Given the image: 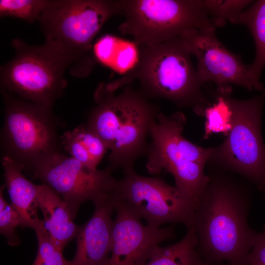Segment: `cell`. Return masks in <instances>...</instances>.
I'll return each instance as SVG.
<instances>
[{"label": "cell", "mask_w": 265, "mask_h": 265, "mask_svg": "<svg viewBox=\"0 0 265 265\" xmlns=\"http://www.w3.org/2000/svg\"><path fill=\"white\" fill-rule=\"evenodd\" d=\"M186 118L181 111L160 112L150 129L151 142L145 153L151 175L162 170L171 174L181 195L196 209L208 185L204 172L213 148H204L186 139L182 133Z\"/></svg>", "instance_id": "5b68a950"}, {"label": "cell", "mask_w": 265, "mask_h": 265, "mask_svg": "<svg viewBox=\"0 0 265 265\" xmlns=\"http://www.w3.org/2000/svg\"><path fill=\"white\" fill-rule=\"evenodd\" d=\"M135 66L120 78L107 83L113 91L136 80L149 98H162L180 108L191 107L198 115L210 101L191 61V53L180 37L150 46L139 47Z\"/></svg>", "instance_id": "3957f363"}, {"label": "cell", "mask_w": 265, "mask_h": 265, "mask_svg": "<svg viewBox=\"0 0 265 265\" xmlns=\"http://www.w3.org/2000/svg\"><path fill=\"white\" fill-rule=\"evenodd\" d=\"M4 185L0 187V232L9 245L16 246L21 242L16 229L18 226L22 227V219L18 211L4 199Z\"/></svg>", "instance_id": "cb8c5ba5"}, {"label": "cell", "mask_w": 265, "mask_h": 265, "mask_svg": "<svg viewBox=\"0 0 265 265\" xmlns=\"http://www.w3.org/2000/svg\"><path fill=\"white\" fill-rule=\"evenodd\" d=\"M209 176L192 226L198 250L210 265H246L257 234L248 223L251 188L223 171Z\"/></svg>", "instance_id": "6da1fadb"}, {"label": "cell", "mask_w": 265, "mask_h": 265, "mask_svg": "<svg viewBox=\"0 0 265 265\" xmlns=\"http://www.w3.org/2000/svg\"><path fill=\"white\" fill-rule=\"evenodd\" d=\"M178 242L153 250L145 265H210L204 261L197 249V238L193 227L186 229Z\"/></svg>", "instance_id": "d6986e66"}, {"label": "cell", "mask_w": 265, "mask_h": 265, "mask_svg": "<svg viewBox=\"0 0 265 265\" xmlns=\"http://www.w3.org/2000/svg\"><path fill=\"white\" fill-rule=\"evenodd\" d=\"M113 207L116 217L106 265H145L156 246L176 238L174 224L164 228L144 225L126 202L113 200Z\"/></svg>", "instance_id": "4fadbf2b"}, {"label": "cell", "mask_w": 265, "mask_h": 265, "mask_svg": "<svg viewBox=\"0 0 265 265\" xmlns=\"http://www.w3.org/2000/svg\"><path fill=\"white\" fill-rule=\"evenodd\" d=\"M83 146L89 156L94 167L97 166L108 150L102 138L86 124L74 129Z\"/></svg>", "instance_id": "d4e9b609"}, {"label": "cell", "mask_w": 265, "mask_h": 265, "mask_svg": "<svg viewBox=\"0 0 265 265\" xmlns=\"http://www.w3.org/2000/svg\"><path fill=\"white\" fill-rule=\"evenodd\" d=\"M101 82L94 94L95 105L87 115L86 125L107 145L108 166L123 172L133 168L145 155L150 129L161 112L159 107L132 82L116 94Z\"/></svg>", "instance_id": "7a4b0ae2"}, {"label": "cell", "mask_w": 265, "mask_h": 265, "mask_svg": "<svg viewBox=\"0 0 265 265\" xmlns=\"http://www.w3.org/2000/svg\"><path fill=\"white\" fill-rule=\"evenodd\" d=\"M237 24L246 25L254 38L255 57L248 70L255 90L262 91L260 77L265 66V0L254 1L240 14Z\"/></svg>", "instance_id": "ac0fdd59"}, {"label": "cell", "mask_w": 265, "mask_h": 265, "mask_svg": "<svg viewBox=\"0 0 265 265\" xmlns=\"http://www.w3.org/2000/svg\"><path fill=\"white\" fill-rule=\"evenodd\" d=\"M180 37L197 60L196 68L202 82H213L216 89H232L231 84L255 89L248 70L241 57L228 50L218 39L215 27L185 31Z\"/></svg>", "instance_id": "7c38bea8"}, {"label": "cell", "mask_w": 265, "mask_h": 265, "mask_svg": "<svg viewBox=\"0 0 265 265\" xmlns=\"http://www.w3.org/2000/svg\"><path fill=\"white\" fill-rule=\"evenodd\" d=\"M4 186L11 204L20 214L22 228L34 229L41 219L38 213V185L33 183L23 174L24 167L13 159L1 158Z\"/></svg>", "instance_id": "2e32d148"}, {"label": "cell", "mask_w": 265, "mask_h": 265, "mask_svg": "<svg viewBox=\"0 0 265 265\" xmlns=\"http://www.w3.org/2000/svg\"><path fill=\"white\" fill-rule=\"evenodd\" d=\"M262 192L264 193V201H265V189L263 191H262Z\"/></svg>", "instance_id": "4316f807"}, {"label": "cell", "mask_w": 265, "mask_h": 265, "mask_svg": "<svg viewBox=\"0 0 265 265\" xmlns=\"http://www.w3.org/2000/svg\"><path fill=\"white\" fill-rule=\"evenodd\" d=\"M93 52L97 62L125 75L137 63L140 47L134 41L107 34L94 43Z\"/></svg>", "instance_id": "e0dca14e"}, {"label": "cell", "mask_w": 265, "mask_h": 265, "mask_svg": "<svg viewBox=\"0 0 265 265\" xmlns=\"http://www.w3.org/2000/svg\"><path fill=\"white\" fill-rule=\"evenodd\" d=\"M233 125L225 140L213 148L208 162L221 171L236 173L258 189H265V146L261 121L265 90L246 100L231 99Z\"/></svg>", "instance_id": "9c48e42d"}, {"label": "cell", "mask_w": 265, "mask_h": 265, "mask_svg": "<svg viewBox=\"0 0 265 265\" xmlns=\"http://www.w3.org/2000/svg\"><path fill=\"white\" fill-rule=\"evenodd\" d=\"M34 230L37 238L38 250L32 265H72L71 261L64 258L63 251L50 239L42 219Z\"/></svg>", "instance_id": "603a6c76"}, {"label": "cell", "mask_w": 265, "mask_h": 265, "mask_svg": "<svg viewBox=\"0 0 265 265\" xmlns=\"http://www.w3.org/2000/svg\"><path fill=\"white\" fill-rule=\"evenodd\" d=\"M93 204L91 217L79 227L72 265H106L110 258L113 200L110 195Z\"/></svg>", "instance_id": "5bb4252c"}, {"label": "cell", "mask_w": 265, "mask_h": 265, "mask_svg": "<svg viewBox=\"0 0 265 265\" xmlns=\"http://www.w3.org/2000/svg\"><path fill=\"white\" fill-rule=\"evenodd\" d=\"M120 14V0H49L38 21L44 44L70 61L72 75L83 78L97 63L94 39L109 18Z\"/></svg>", "instance_id": "277c9868"}, {"label": "cell", "mask_w": 265, "mask_h": 265, "mask_svg": "<svg viewBox=\"0 0 265 265\" xmlns=\"http://www.w3.org/2000/svg\"><path fill=\"white\" fill-rule=\"evenodd\" d=\"M4 120L0 132L2 157L20 163L26 170L36 162L61 151L62 125L52 108L25 100L0 90Z\"/></svg>", "instance_id": "8992f818"}, {"label": "cell", "mask_w": 265, "mask_h": 265, "mask_svg": "<svg viewBox=\"0 0 265 265\" xmlns=\"http://www.w3.org/2000/svg\"><path fill=\"white\" fill-rule=\"evenodd\" d=\"M246 265H265V225L257 232Z\"/></svg>", "instance_id": "484cf974"}, {"label": "cell", "mask_w": 265, "mask_h": 265, "mask_svg": "<svg viewBox=\"0 0 265 265\" xmlns=\"http://www.w3.org/2000/svg\"><path fill=\"white\" fill-rule=\"evenodd\" d=\"M124 21L119 29L139 47L163 43L185 31L214 27L203 0H120Z\"/></svg>", "instance_id": "ba28073f"}, {"label": "cell", "mask_w": 265, "mask_h": 265, "mask_svg": "<svg viewBox=\"0 0 265 265\" xmlns=\"http://www.w3.org/2000/svg\"><path fill=\"white\" fill-rule=\"evenodd\" d=\"M254 1L250 0H203L205 9L212 25L225 26L227 21L237 24L240 14Z\"/></svg>", "instance_id": "44dd1931"}, {"label": "cell", "mask_w": 265, "mask_h": 265, "mask_svg": "<svg viewBox=\"0 0 265 265\" xmlns=\"http://www.w3.org/2000/svg\"><path fill=\"white\" fill-rule=\"evenodd\" d=\"M48 3L49 0H0V16L32 23L39 20Z\"/></svg>", "instance_id": "7402d4cb"}, {"label": "cell", "mask_w": 265, "mask_h": 265, "mask_svg": "<svg viewBox=\"0 0 265 265\" xmlns=\"http://www.w3.org/2000/svg\"><path fill=\"white\" fill-rule=\"evenodd\" d=\"M37 200L43 215L44 227L50 239L63 251L76 238L80 226L74 222L75 218L65 201L47 185H38Z\"/></svg>", "instance_id": "9a60e30c"}, {"label": "cell", "mask_w": 265, "mask_h": 265, "mask_svg": "<svg viewBox=\"0 0 265 265\" xmlns=\"http://www.w3.org/2000/svg\"><path fill=\"white\" fill-rule=\"evenodd\" d=\"M232 90H215L209 94L210 101L201 112L206 119L203 138L212 134L220 133L226 136L232 128Z\"/></svg>", "instance_id": "ffe728a7"}, {"label": "cell", "mask_w": 265, "mask_h": 265, "mask_svg": "<svg viewBox=\"0 0 265 265\" xmlns=\"http://www.w3.org/2000/svg\"><path fill=\"white\" fill-rule=\"evenodd\" d=\"M116 180L111 198L128 204L147 224L156 228L165 223H182L192 226L194 207L175 186L158 177L138 174L134 169L124 172Z\"/></svg>", "instance_id": "8fae6325"}, {"label": "cell", "mask_w": 265, "mask_h": 265, "mask_svg": "<svg viewBox=\"0 0 265 265\" xmlns=\"http://www.w3.org/2000/svg\"><path fill=\"white\" fill-rule=\"evenodd\" d=\"M57 192L75 218L81 205L108 197L116 179L108 166L92 170L62 151L51 154L24 171Z\"/></svg>", "instance_id": "30bf717a"}, {"label": "cell", "mask_w": 265, "mask_h": 265, "mask_svg": "<svg viewBox=\"0 0 265 265\" xmlns=\"http://www.w3.org/2000/svg\"><path fill=\"white\" fill-rule=\"evenodd\" d=\"M11 45L15 55L0 67V90L52 108L67 85L64 74L70 61L45 44L30 45L15 38Z\"/></svg>", "instance_id": "52a82bcc"}]
</instances>
